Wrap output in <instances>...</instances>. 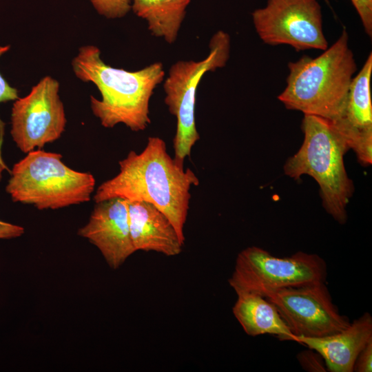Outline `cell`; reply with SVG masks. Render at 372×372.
Returning <instances> with one entry per match:
<instances>
[{"label": "cell", "instance_id": "obj_1", "mask_svg": "<svg viewBox=\"0 0 372 372\" xmlns=\"http://www.w3.org/2000/svg\"><path fill=\"white\" fill-rule=\"evenodd\" d=\"M118 164L119 172L97 187L94 202L119 198L149 203L167 217L185 242L190 189L199 184L195 173L179 165L158 136L149 137L142 152L130 151Z\"/></svg>", "mask_w": 372, "mask_h": 372}, {"label": "cell", "instance_id": "obj_2", "mask_svg": "<svg viewBox=\"0 0 372 372\" xmlns=\"http://www.w3.org/2000/svg\"><path fill=\"white\" fill-rule=\"evenodd\" d=\"M72 65L78 79L92 82L99 90L101 99L90 96V107L102 126L112 128L123 123L139 132L151 123L149 101L165 76L162 63L127 71L106 64L99 48L90 45L79 48Z\"/></svg>", "mask_w": 372, "mask_h": 372}, {"label": "cell", "instance_id": "obj_3", "mask_svg": "<svg viewBox=\"0 0 372 372\" xmlns=\"http://www.w3.org/2000/svg\"><path fill=\"white\" fill-rule=\"evenodd\" d=\"M288 69L285 88L278 96L287 109L331 121L341 116L357 70L345 28L319 56L303 55Z\"/></svg>", "mask_w": 372, "mask_h": 372}, {"label": "cell", "instance_id": "obj_4", "mask_svg": "<svg viewBox=\"0 0 372 372\" xmlns=\"http://www.w3.org/2000/svg\"><path fill=\"white\" fill-rule=\"evenodd\" d=\"M302 130L303 143L287 160L284 172L295 180L302 175L313 177L319 185L323 207L344 224L354 192L344 163V156L350 149L347 142L332 121L320 116L304 114Z\"/></svg>", "mask_w": 372, "mask_h": 372}, {"label": "cell", "instance_id": "obj_5", "mask_svg": "<svg viewBox=\"0 0 372 372\" xmlns=\"http://www.w3.org/2000/svg\"><path fill=\"white\" fill-rule=\"evenodd\" d=\"M59 153L29 152L10 171L6 192L14 203L39 210L57 209L90 200L95 178L67 166Z\"/></svg>", "mask_w": 372, "mask_h": 372}, {"label": "cell", "instance_id": "obj_6", "mask_svg": "<svg viewBox=\"0 0 372 372\" xmlns=\"http://www.w3.org/2000/svg\"><path fill=\"white\" fill-rule=\"evenodd\" d=\"M209 48V53L203 60L178 61L172 64L163 83L165 103L176 118L174 159L181 166L200 138L195 121L197 87L206 72L226 65L230 54L229 35L223 30L217 31L211 37Z\"/></svg>", "mask_w": 372, "mask_h": 372}, {"label": "cell", "instance_id": "obj_7", "mask_svg": "<svg viewBox=\"0 0 372 372\" xmlns=\"http://www.w3.org/2000/svg\"><path fill=\"white\" fill-rule=\"evenodd\" d=\"M327 275L325 261L316 254L298 251L279 258L252 246L238 254L228 281L236 294L255 293L265 297L280 289L325 282Z\"/></svg>", "mask_w": 372, "mask_h": 372}, {"label": "cell", "instance_id": "obj_8", "mask_svg": "<svg viewBox=\"0 0 372 372\" xmlns=\"http://www.w3.org/2000/svg\"><path fill=\"white\" fill-rule=\"evenodd\" d=\"M251 17L259 38L267 45H288L296 51L328 48L318 0H268Z\"/></svg>", "mask_w": 372, "mask_h": 372}, {"label": "cell", "instance_id": "obj_9", "mask_svg": "<svg viewBox=\"0 0 372 372\" xmlns=\"http://www.w3.org/2000/svg\"><path fill=\"white\" fill-rule=\"evenodd\" d=\"M59 92V82L46 76L28 95L14 101L10 134L22 152L42 149L64 132L67 120Z\"/></svg>", "mask_w": 372, "mask_h": 372}, {"label": "cell", "instance_id": "obj_10", "mask_svg": "<svg viewBox=\"0 0 372 372\" xmlns=\"http://www.w3.org/2000/svg\"><path fill=\"white\" fill-rule=\"evenodd\" d=\"M266 298L298 338H322L340 332L350 324L333 304L325 282L280 289Z\"/></svg>", "mask_w": 372, "mask_h": 372}, {"label": "cell", "instance_id": "obj_11", "mask_svg": "<svg viewBox=\"0 0 372 372\" xmlns=\"http://www.w3.org/2000/svg\"><path fill=\"white\" fill-rule=\"evenodd\" d=\"M78 235L96 246L113 269L119 268L136 251L130 232L127 203L123 198L96 203Z\"/></svg>", "mask_w": 372, "mask_h": 372}, {"label": "cell", "instance_id": "obj_12", "mask_svg": "<svg viewBox=\"0 0 372 372\" xmlns=\"http://www.w3.org/2000/svg\"><path fill=\"white\" fill-rule=\"evenodd\" d=\"M372 53L351 82L341 116L332 121L364 166L372 163Z\"/></svg>", "mask_w": 372, "mask_h": 372}, {"label": "cell", "instance_id": "obj_13", "mask_svg": "<svg viewBox=\"0 0 372 372\" xmlns=\"http://www.w3.org/2000/svg\"><path fill=\"white\" fill-rule=\"evenodd\" d=\"M127 203L130 232L136 251H152L167 256L181 253L184 242L161 211L147 202Z\"/></svg>", "mask_w": 372, "mask_h": 372}, {"label": "cell", "instance_id": "obj_14", "mask_svg": "<svg viewBox=\"0 0 372 372\" xmlns=\"http://www.w3.org/2000/svg\"><path fill=\"white\" fill-rule=\"evenodd\" d=\"M372 339V317L363 313L344 330L322 338L300 337L297 342L317 351L327 371L352 372L357 356Z\"/></svg>", "mask_w": 372, "mask_h": 372}, {"label": "cell", "instance_id": "obj_15", "mask_svg": "<svg viewBox=\"0 0 372 372\" xmlns=\"http://www.w3.org/2000/svg\"><path fill=\"white\" fill-rule=\"evenodd\" d=\"M232 308L234 316L250 336L275 335L280 340L296 342V337L280 316L275 306L255 293H238Z\"/></svg>", "mask_w": 372, "mask_h": 372}, {"label": "cell", "instance_id": "obj_16", "mask_svg": "<svg viewBox=\"0 0 372 372\" xmlns=\"http://www.w3.org/2000/svg\"><path fill=\"white\" fill-rule=\"evenodd\" d=\"M134 14L145 19L152 35L168 43L176 41L191 0H132Z\"/></svg>", "mask_w": 372, "mask_h": 372}, {"label": "cell", "instance_id": "obj_17", "mask_svg": "<svg viewBox=\"0 0 372 372\" xmlns=\"http://www.w3.org/2000/svg\"><path fill=\"white\" fill-rule=\"evenodd\" d=\"M95 10L107 19L121 18L132 9V0H90Z\"/></svg>", "mask_w": 372, "mask_h": 372}, {"label": "cell", "instance_id": "obj_18", "mask_svg": "<svg viewBox=\"0 0 372 372\" xmlns=\"http://www.w3.org/2000/svg\"><path fill=\"white\" fill-rule=\"evenodd\" d=\"M309 349L301 351L297 355V359L302 369L309 372L327 371L322 356L317 351Z\"/></svg>", "mask_w": 372, "mask_h": 372}, {"label": "cell", "instance_id": "obj_19", "mask_svg": "<svg viewBox=\"0 0 372 372\" xmlns=\"http://www.w3.org/2000/svg\"><path fill=\"white\" fill-rule=\"evenodd\" d=\"M10 50L9 45L0 46V57ZM19 98L18 90L12 87L0 73V103L15 101ZM4 124L0 119V145H3Z\"/></svg>", "mask_w": 372, "mask_h": 372}, {"label": "cell", "instance_id": "obj_20", "mask_svg": "<svg viewBox=\"0 0 372 372\" xmlns=\"http://www.w3.org/2000/svg\"><path fill=\"white\" fill-rule=\"evenodd\" d=\"M358 14L366 34L372 37V0H350Z\"/></svg>", "mask_w": 372, "mask_h": 372}, {"label": "cell", "instance_id": "obj_21", "mask_svg": "<svg viewBox=\"0 0 372 372\" xmlns=\"http://www.w3.org/2000/svg\"><path fill=\"white\" fill-rule=\"evenodd\" d=\"M8 168L4 163L0 149V180L2 172ZM25 232L23 227L0 220V239H12L21 236Z\"/></svg>", "mask_w": 372, "mask_h": 372}, {"label": "cell", "instance_id": "obj_22", "mask_svg": "<svg viewBox=\"0 0 372 372\" xmlns=\"http://www.w3.org/2000/svg\"><path fill=\"white\" fill-rule=\"evenodd\" d=\"M372 339L361 350L353 366V371L371 372L372 371Z\"/></svg>", "mask_w": 372, "mask_h": 372}, {"label": "cell", "instance_id": "obj_23", "mask_svg": "<svg viewBox=\"0 0 372 372\" xmlns=\"http://www.w3.org/2000/svg\"><path fill=\"white\" fill-rule=\"evenodd\" d=\"M325 1L328 2V1H327V0H325Z\"/></svg>", "mask_w": 372, "mask_h": 372}]
</instances>
